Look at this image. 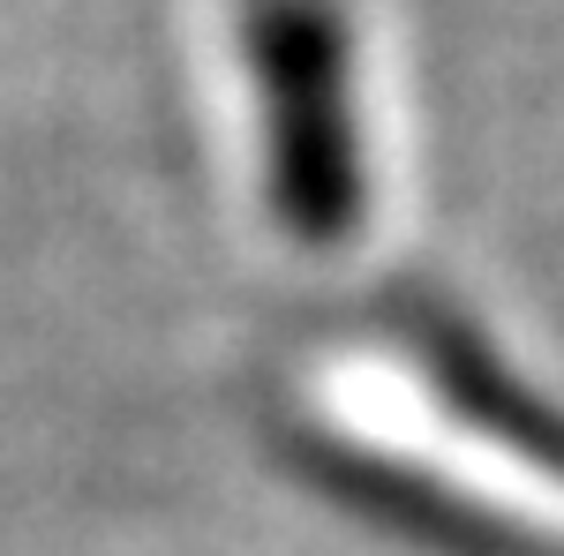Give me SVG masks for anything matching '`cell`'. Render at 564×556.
Here are the masks:
<instances>
[{
	"instance_id": "obj_1",
	"label": "cell",
	"mask_w": 564,
	"mask_h": 556,
	"mask_svg": "<svg viewBox=\"0 0 564 556\" xmlns=\"http://www.w3.org/2000/svg\"><path fill=\"white\" fill-rule=\"evenodd\" d=\"M249 45L271 98V196L302 241H339L361 211L347 39L316 0H263Z\"/></svg>"
}]
</instances>
